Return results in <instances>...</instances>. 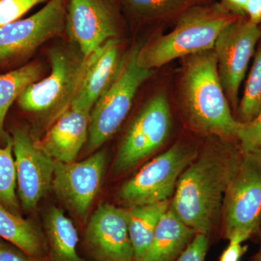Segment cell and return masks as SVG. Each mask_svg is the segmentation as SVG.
Here are the masks:
<instances>
[{
    "label": "cell",
    "instance_id": "d6986e66",
    "mask_svg": "<svg viewBox=\"0 0 261 261\" xmlns=\"http://www.w3.org/2000/svg\"><path fill=\"white\" fill-rule=\"evenodd\" d=\"M0 238L37 258H47L44 232L34 222L13 214L0 203Z\"/></svg>",
    "mask_w": 261,
    "mask_h": 261
},
{
    "label": "cell",
    "instance_id": "83f0119b",
    "mask_svg": "<svg viewBox=\"0 0 261 261\" xmlns=\"http://www.w3.org/2000/svg\"><path fill=\"white\" fill-rule=\"evenodd\" d=\"M0 261H49V260L31 256L13 244L0 238Z\"/></svg>",
    "mask_w": 261,
    "mask_h": 261
},
{
    "label": "cell",
    "instance_id": "1f68e13d",
    "mask_svg": "<svg viewBox=\"0 0 261 261\" xmlns=\"http://www.w3.org/2000/svg\"><path fill=\"white\" fill-rule=\"evenodd\" d=\"M255 261H261V243L260 250H259V252H257L256 257H255Z\"/></svg>",
    "mask_w": 261,
    "mask_h": 261
},
{
    "label": "cell",
    "instance_id": "7c38bea8",
    "mask_svg": "<svg viewBox=\"0 0 261 261\" xmlns=\"http://www.w3.org/2000/svg\"><path fill=\"white\" fill-rule=\"evenodd\" d=\"M19 202L24 211L37 208L51 187L55 160L39 148L29 130L12 129Z\"/></svg>",
    "mask_w": 261,
    "mask_h": 261
},
{
    "label": "cell",
    "instance_id": "ba28073f",
    "mask_svg": "<svg viewBox=\"0 0 261 261\" xmlns=\"http://www.w3.org/2000/svg\"><path fill=\"white\" fill-rule=\"evenodd\" d=\"M68 0H49L35 14L0 28V68L27 59L49 39L65 30Z\"/></svg>",
    "mask_w": 261,
    "mask_h": 261
},
{
    "label": "cell",
    "instance_id": "f1b7e54d",
    "mask_svg": "<svg viewBox=\"0 0 261 261\" xmlns=\"http://www.w3.org/2000/svg\"><path fill=\"white\" fill-rule=\"evenodd\" d=\"M246 250L247 247L243 246L242 243L229 242V245L221 255L220 261H240Z\"/></svg>",
    "mask_w": 261,
    "mask_h": 261
},
{
    "label": "cell",
    "instance_id": "7402d4cb",
    "mask_svg": "<svg viewBox=\"0 0 261 261\" xmlns=\"http://www.w3.org/2000/svg\"><path fill=\"white\" fill-rule=\"evenodd\" d=\"M126 13L139 21H153L181 15L205 0H118Z\"/></svg>",
    "mask_w": 261,
    "mask_h": 261
},
{
    "label": "cell",
    "instance_id": "9a60e30c",
    "mask_svg": "<svg viewBox=\"0 0 261 261\" xmlns=\"http://www.w3.org/2000/svg\"><path fill=\"white\" fill-rule=\"evenodd\" d=\"M90 112L70 107L53 122L36 144L56 161L73 162L88 139Z\"/></svg>",
    "mask_w": 261,
    "mask_h": 261
},
{
    "label": "cell",
    "instance_id": "603a6c76",
    "mask_svg": "<svg viewBox=\"0 0 261 261\" xmlns=\"http://www.w3.org/2000/svg\"><path fill=\"white\" fill-rule=\"evenodd\" d=\"M16 187L13 142L10 136L5 146L0 147V203L13 214L20 216Z\"/></svg>",
    "mask_w": 261,
    "mask_h": 261
},
{
    "label": "cell",
    "instance_id": "8992f818",
    "mask_svg": "<svg viewBox=\"0 0 261 261\" xmlns=\"http://www.w3.org/2000/svg\"><path fill=\"white\" fill-rule=\"evenodd\" d=\"M224 235L243 243L261 224V153L241 151L225 192Z\"/></svg>",
    "mask_w": 261,
    "mask_h": 261
},
{
    "label": "cell",
    "instance_id": "8fae6325",
    "mask_svg": "<svg viewBox=\"0 0 261 261\" xmlns=\"http://www.w3.org/2000/svg\"><path fill=\"white\" fill-rule=\"evenodd\" d=\"M260 37L258 25L249 20L237 19L219 34L215 43L221 85L234 108H238L240 86Z\"/></svg>",
    "mask_w": 261,
    "mask_h": 261
},
{
    "label": "cell",
    "instance_id": "44dd1931",
    "mask_svg": "<svg viewBox=\"0 0 261 261\" xmlns=\"http://www.w3.org/2000/svg\"><path fill=\"white\" fill-rule=\"evenodd\" d=\"M42 65L29 63L0 74V141L6 142L10 136L5 132V120L10 106L30 84L37 82L42 74Z\"/></svg>",
    "mask_w": 261,
    "mask_h": 261
},
{
    "label": "cell",
    "instance_id": "cb8c5ba5",
    "mask_svg": "<svg viewBox=\"0 0 261 261\" xmlns=\"http://www.w3.org/2000/svg\"><path fill=\"white\" fill-rule=\"evenodd\" d=\"M261 110V44L254 57L243 97L239 106L241 123L251 121Z\"/></svg>",
    "mask_w": 261,
    "mask_h": 261
},
{
    "label": "cell",
    "instance_id": "d4e9b609",
    "mask_svg": "<svg viewBox=\"0 0 261 261\" xmlns=\"http://www.w3.org/2000/svg\"><path fill=\"white\" fill-rule=\"evenodd\" d=\"M236 138L243 152L261 153V110L251 121L242 123Z\"/></svg>",
    "mask_w": 261,
    "mask_h": 261
},
{
    "label": "cell",
    "instance_id": "277c9868",
    "mask_svg": "<svg viewBox=\"0 0 261 261\" xmlns=\"http://www.w3.org/2000/svg\"><path fill=\"white\" fill-rule=\"evenodd\" d=\"M103 45L89 57L84 56L74 45L51 49L50 74L25 89L17 99L20 109L44 117L50 126L71 106L86 73L100 55Z\"/></svg>",
    "mask_w": 261,
    "mask_h": 261
},
{
    "label": "cell",
    "instance_id": "7a4b0ae2",
    "mask_svg": "<svg viewBox=\"0 0 261 261\" xmlns=\"http://www.w3.org/2000/svg\"><path fill=\"white\" fill-rule=\"evenodd\" d=\"M187 58L181 80V99L192 126L221 138H236L242 123L231 113L220 80L214 49Z\"/></svg>",
    "mask_w": 261,
    "mask_h": 261
},
{
    "label": "cell",
    "instance_id": "484cf974",
    "mask_svg": "<svg viewBox=\"0 0 261 261\" xmlns=\"http://www.w3.org/2000/svg\"><path fill=\"white\" fill-rule=\"evenodd\" d=\"M49 0H0V28L18 20L36 5Z\"/></svg>",
    "mask_w": 261,
    "mask_h": 261
},
{
    "label": "cell",
    "instance_id": "2e32d148",
    "mask_svg": "<svg viewBox=\"0 0 261 261\" xmlns=\"http://www.w3.org/2000/svg\"><path fill=\"white\" fill-rule=\"evenodd\" d=\"M118 39L105 43L100 55L86 73L71 107L89 111L116 76L122 63Z\"/></svg>",
    "mask_w": 261,
    "mask_h": 261
},
{
    "label": "cell",
    "instance_id": "ffe728a7",
    "mask_svg": "<svg viewBox=\"0 0 261 261\" xmlns=\"http://www.w3.org/2000/svg\"><path fill=\"white\" fill-rule=\"evenodd\" d=\"M169 200L127 207L128 231L134 252V261H142L153 240L161 217L170 207Z\"/></svg>",
    "mask_w": 261,
    "mask_h": 261
},
{
    "label": "cell",
    "instance_id": "3957f363",
    "mask_svg": "<svg viewBox=\"0 0 261 261\" xmlns=\"http://www.w3.org/2000/svg\"><path fill=\"white\" fill-rule=\"evenodd\" d=\"M226 5L194 7L180 16L174 29L137 53L142 68L153 70L173 60L214 49L219 34L236 18Z\"/></svg>",
    "mask_w": 261,
    "mask_h": 261
},
{
    "label": "cell",
    "instance_id": "f546056e",
    "mask_svg": "<svg viewBox=\"0 0 261 261\" xmlns=\"http://www.w3.org/2000/svg\"><path fill=\"white\" fill-rule=\"evenodd\" d=\"M245 14L248 15L250 21L259 25L261 23V0H248Z\"/></svg>",
    "mask_w": 261,
    "mask_h": 261
},
{
    "label": "cell",
    "instance_id": "52a82bcc",
    "mask_svg": "<svg viewBox=\"0 0 261 261\" xmlns=\"http://www.w3.org/2000/svg\"><path fill=\"white\" fill-rule=\"evenodd\" d=\"M196 158L190 147L173 145L125 182L118 191V200L127 207L169 200L181 173Z\"/></svg>",
    "mask_w": 261,
    "mask_h": 261
},
{
    "label": "cell",
    "instance_id": "4dcf8cb0",
    "mask_svg": "<svg viewBox=\"0 0 261 261\" xmlns=\"http://www.w3.org/2000/svg\"><path fill=\"white\" fill-rule=\"evenodd\" d=\"M228 9L238 14H245V8L248 0H225Z\"/></svg>",
    "mask_w": 261,
    "mask_h": 261
},
{
    "label": "cell",
    "instance_id": "ac0fdd59",
    "mask_svg": "<svg viewBox=\"0 0 261 261\" xmlns=\"http://www.w3.org/2000/svg\"><path fill=\"white\" fill-rule=\"evenodd\" d=\"M44 232L49 261H89L78 252L79 235L71 220L56 206L44 216Z\"/></svg>",
    "mask_w": 261,
    "mask_h": 261
},
{
    "label": "cell",
    "instance_id": "6da1fadb",
    "mask_svg": "<svg viewBox=\"0 0 261 261\" xmlns=\"http://www.w3.org/2000/svg\"><path fill=\"white\" fill-rule=\"evenodd\" d=\"M240 147L209 148L181 173L170 207L196 233L208 237L219 221Z\"/></svg>",
    "mask_w": 261,
    "mask_h": 261
},
{
    "label": "cell",
    "instance_id": "5b68a950",
    "mask_svg": "<svg viewBox=\"0 0 261 261\" xmlns=\"http://www.w3.org/2000/svg\"><path fill=\"white\" fill-rule=\"evenodd\" d=\"M140 47L136 46L123 57L112 84L91 110L87 153L97 150L116 133L128 116L137 91L153 74V70L137 63Z\"/></svg>",
    "mask_w": 261,
    "mask_h": 261
},
{
    "label": "cell",
    "instance_id": "30bf717a",
    "mask_svg": "<svg viewBox=\"0 0 261 261\" xmlns=\"http://www.w3.org/2000/svg\"><path fill=\"white\" fill-rule=\"evenodd\" d=\"M106 163L105 151H97L80 162L55 161L51 188L65 208L83 224L102 187Z\"/></svg>",
    "mask_w": 261,
    "mask_h": 261
},
{
    "label": "cell",
    "instance_id": "9c48e42d",
    "mask_svg": "<svg viewBox=\"0 0 261 261\" xmlns=\"http://www.w3.org/2000/svg\"><path fill=\"white\" fill-rule=\"evenodd\" d=\"M171 128L167 97L158 94L149 99L135 117L117 152L115 175L130 171L165 143Z\"/></svg>",
    "mask_w": 261,
    "mask_h": 261
},
{
    "label": "cell",
    "instance_id": "5bb4252c",
    "mask_svg": "<svg viewBox=\"0 0 261 261\" xmlns=\"http://www.w3.org/2000/svg\"><path fill=\"white\" fill-rule=\"evenodd\" d=\"M65 31L75 47L89 57L110 39H116L114 10L108 0H68Z\"/></svg>",
    "mask_w": 261,
    "mask_h": 261
},
{
    "label": "cell",
    "instance_id": "d6a6232c",
    "mask_svg": "<svg viewBox=\"0 0 261 261\" xmlns=\"http://www.w3.org/2000/svg\"><path fill=\"white\" fill-rule=\"evenodd\" d=\"M261 29V28H260Z\"/></svg>",
    "mask_w": 261,
    "mask_h": 261
},
{
    "label": "cell",
    "instance_id": "e0dca14e",
    "mask_svg": "<svg viewBox=\"0 0 261 261\" xmlns=\"http://www.w3.org/2000/svg\"><path fill=\"white\" fill-rule=\"evenodd\" d=\"M195 234L169 207L160 220L150 247L142 261H175Z\"/></svg>",
    "mask_w": 261,
    "mask_h": 261
},
{
    "label": "cell",
    "instance_id": "4fadbf2b",
    "mask_svg": "<svg viewBox=\"0 0 261 261\" xmlns=\"http://www.w3.org/2000/svg\"><path fill=\"white\" fill-rule=\"evenodd\" d=\"M84 247L94 261H134L128 208L100 204L87 222Z\"/></svg>",
    "mask_w": 261,
    "mask_h": 261
},
{
    "label": "cell",
    "instance_id": "4316f807",
    "mask_svg": "<svg viewBox=\"0 0 261 261\" xmlns=\"http://www.w3.org/2000/svg\"><path fill=\"white\" fill-rule=\"evenodd\" d=\"M208 245V237L196 233L186 249L175 261H205Z\"/></svg>",
    "mask_w": 261,
    "mask_h": 261
}]
</instances>
